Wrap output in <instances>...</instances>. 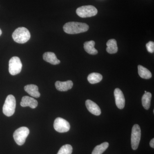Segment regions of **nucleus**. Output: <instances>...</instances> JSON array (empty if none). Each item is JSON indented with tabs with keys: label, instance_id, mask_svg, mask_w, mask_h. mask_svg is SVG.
Here are the masks:
<instances>
[{
	"label": "nucleus",
	"instance_id": "f257e3e1",
	"mask_svg": "<svg viewBox=\"0 0 154 154\" xmlns=\"http://www.w3.org/2000/svg\"><path fill=\"white\" fill-rule=\"evenodd\" d=\"M63 29L68 34H75L86 32L89 30V27L86 23L72 22L65 24Z\"/></svg>",
	"mask_w": 154,
	"mask_h": 154
},
{
	"label": "nucleus",
	"instance_id": "f03ea898",
	"mask_svg": "<svg viewBox=\"0 0 154 154\" xmlns=\"http://www.w3.org/2000/svg\"><path fill=\"white\" fill-rule=\"evenodd\" d=\"M12 37L15 42L23 44L30 39V34L29 30L25 27H19L14 31Z\"/></svg>",
	"mask_w": 154,
	"mask_h": 154
},
{
	"label": "nucleus",
	"instance_id": "7ed1b4c3",
	"mask_svg": "<svg viewBox=\"0 0 154 154\" xmlns=\"http://www.w3.org/2000/svg\"><path fill=\"white\" fill-rule=\"evenodd\" d=\"M16 107V101L13 95L7 96L3 107L4 114L7 116H11L15 113Z\"/></svg>",
	"mask_w": 154,
	"mask_h": 154
},
{
	"label": "nucleus",
	"instance_id": "20e7f679",
	"mask_svg": "<svg viewBox=\"0 0 154 154\" xmlns=\"http://www.w3.org/2000/svg\"><path fill=\"white\" fill-rule=\"evenodd\" d=\"M29 133V129L26 127H22L16 130L14 134V139L16 143L19 146L23 145Z\"/></svg>",
	"mask_w": 154,
	"mask_h": 154
},
{
	"label": "nucleus",
	"instance_id": "39448f33",
	"mask_svg": "<svg viewBox=\"0 0 154 154\" xmlns=\"http://www.w3.org/2000/svg\"><path fill=\"white\" fill-rule=\"evenodd\" d=\"M98 13L97 9L92 5L83 6L78 8L76 14L82 18H88L96 16Z\"/></svg>",
	"mask_w": 154,
	"mask_h": 154
},
{
	"label": "nucleus",
	"instance_id": "423d86ee",
	"mask_svg": "<svg viewBox=\"0 0 154 154\" xmlns=\"http://www.w3.org/2000/svg\"><path fill=\"white\" fill-rule=\"evenodd\" d=\"M22 67V62L19 57H13L9 61V71L12 75H15L20 73Z\"/></svg>",
	"mask_w": 154,
	"mask_h": 154
},
{
	"label": "nucleus",
	"instance_id": "0eeeda50",
	"mask_svg": "<svg viewBox=\"0 0 154 154\" xmlns=\"http://www.w3.org/2000/svg\"><path fill=\"white\" fill-rule=\"evenodd\" d=\"M141 129L137 124H135L133 127L131 135V147L133 150L138 148L141 139Z\"/></svg>",
	"mask_w": 154,
	"mask_h": 154
},
{
	"label": "nucleus",
	"instance_id": "6e6552de",
	"mask_svg": "<svg viewBox=\"0 0 154 154\" xmlns=\"http://www.w3.org/2000/svg\"><path fill=\"white\" fill-rule=\"evenodd\" d=\"M54 127L57 132L64 133L67 132L69 130L70 125L68 122L65 119L60 117H58L54 120Z\"/></svg>",
	"mask_w": 154,
	"mask_h": 154
},
{
	"label": "nucleus",
	"instance_id": "1a4fd4ad",
	"mask_svg": "<svg viewBox=\"0 0 154 154\" xmlns=\"http://www.w3.org/2000/svg\"><path fill=\"white\" fill-rule=\"evenodd\" d=\"M116 104L119 109H122L125 105V99L122 91L119 88H116L114 90Z\"/></svg>",
	"mask_w": 154,
	"mask_h": 154
},
{
	"label": "nucleus",
	"instance_id": "9d476101",
	"mask_svg": "<svg viewBox=\"0 0 154 154\" xmlns=\"http://www.w3.org/2000/svg\"><path fill=\"white\" fill-rule=\"evenodd\" d=\"M20 105L23 107H30L34 109L38 105V102L32 97L25 96L22 97Z\"/></svg>",
	"mask_w": 154,
	"mask_h": 154
},
{
	"label": "nucleus",
	"instance_id": "9b49d317",
	"mask_svg": "<svg viewBox=\"0 0 154 154\" xmlns=\"http://www.w3.org/2000/svg\"><path fill=\"white\" fill-rule=\"evenodd\" d=\"M86 106L88 110L91 113L96 116L101 114V110L100 107L96 103L91 100H87L86 101Z\"/></svg>",
	"mask_w": 154,
	"mask_h": 154
},
{
	"label": "nucleus",
	"instance_id": "f8f14e48",
	"mask_svg": "<svg viewBox=\"0 0 154 154\" xmlns=\"http://www.w3.org/2000/svg\"><path fill=\"white\" fill-rule=\"evenodd\" d=\"M55 85L58 91H67L72 89L73 85V83L70 80L64 82L57 81L55 82Z\"/></svg>",
	"mask_w": 154,
	"mask_h": 154
},
{
	"label": "nucleus",
	"instance_id": "ddd939ff",
	"mask_svg": "<svg viewBox=\"0 0 154 154\" xmlns=\"http://www.w3.org/2000/svg\"><path fill=\"white\" fill-rule=\"evenodd\" d=\"M43 58L45 61L54 65L58 64L60 63V60L57 59L55 54L52 52L45 53L43 55Z\"/></svg>",
	"mask_w": 154,
	"mask_h": 154
},
{
	"label": "nucleus",
	"instance_id": "4468645a",
	"mask_svg": "<svg viewBox=\"0 0 154 154\" xmlns=\"http://www.w3.org/2000/svg\"><path fill=\"white\" fill-rule=\"evenodd\" d=\"M24 89L27 93L32 97L36 98L40 97V94L38 91V87L36 85H27L24 87Z\"/></svg>",
	"mask_w": 154,
	"mask_h": 154
},
{
	"label": "nucleus",
	"instance_id": "2eb2a0df",
	"mask_svg": "<svg viewBox=\"0 0 154 154\" xmlns=\"http://www.w3.org/2000/svg\"><path fill=\"white\" fill-rule=\"evenodd\" d=\"M95 42L93 40L86 42L84 44L85 51L91 55H96L98 53V51L95 48Z\"/></svg>",
	"mask_w": 154,
	"mask_h": 154
},
{
	"label": "nucleus",
	"instance_id": "dca6fc26",
	"mask_svg": "<svg viewBox=\"0 0 154 154\" xmlns=\"http://www.w3.org/2000/svg\"><path fill=\"white\" fill-rule=\"evenodd\" d=\"M106 51L110 54L116 53L118 51L117 42L115 39H110L107 42Z\"/></svg>",
	"mask_w": 154,
	"mask_h": 154
},
{
	"label": "nucleus",
	"instance_id": "f3484780",
	"mask_svg": "<svg viewBox=\"0 0 154 154\" xmlns=\"http://www.w3.org/2000/svg\"><path fill=\"white\" fill-rule=\"evenodd\" d=\"M138 73L142 79H149L152 78V75L150 71L142 66H138Z\"/></svg>",
	"mask_w": 154,
	"mask_h": 154
},
{
	"label": "nucleus",
	"instance_id": "a211bd4d",
	"mask_svg": "<svg viewBox=\"0 0 154 154\" xmlns=\"http://www.w3.org/2000/svg\"><path fill=\"white\" fill-rule=\"evenodd\" d=\"M152 97V94L147 92L145 93L143 96L142 102L143 106L146 110H148L150 107Z\"/></svg>",
	"mask_w": 154,
	"mask_h": 154
},
{
	"label": "nucleus",
	"instance_id": "6ab92c4d",
	"mask_svg": "<svg viewBox=\"0 0 154 154\" xmlns=\"http://www.w3.org/2000/svg\"><path fill=\"white\" fill-rule=\"evenodd\" d=\"M102 75L99 73L94 72L90 74L88 77L89 83L91 84H95L100 82L102 79Z\"/></svg>",
	"mask_w": 154,
	"mask_h": 154
},
{
	"label": "nucleus",
	"instance_id": "aec40b11",
	"mask_svg": "<svg viewBox=\"0 0 154 154\" xmlns=\"http://www.w3.org/2000/svg\"><path fill=\"white\" fill-rule=\"evenodd\" d=\"M109 146V143L104 142L95 147L92 154H102Z\"/></svg>",
	"mask_w": 154,
	"mask_h": 154
},
{
	"label": "nucleus",
	"instance_id": "412c9836",
	"mask_svg": "<svg viewBox=\"0 0 154 154\" xmlns=\"http://www.w3.org/2000/svg\"><path fill=\"white\" fill-rule=\"evenodd\" d=\"M72 149L70 145H65L61 147L57 154H72Z\"/></svg>",
	"mask_w": 154,
	"mask_h": 154
},
{
	"label": "nucleus",
	"instance_id": "4be33fe9",
	"mask_svg": "<svg viewBox=\"0 0 154 154\" xmlns=\"http://www.w3.org/2000/svg\"><path fill=\"white\" fill-rule=\"evenodd\" d=\"M147 50L148 52L153 53L154 52V42L152 41H149L146 45Z\"/></svg>",
	"mask_w": 154,
	"mask_h": 154
},
{
	"label": "nucleus",
	"instance_id": "5701e85b",
	"mask_svg": "<svg viewBox=\"0 0 154 154\" xmlns=\"http://www.w3.org/2000/svg\"><path fill=\"white\" fill-rule=\"evenodd\" d=\"M150 146L152 148H154V139L153 138L150 142Z\"/></svg>",
	"mask_w": 154,
	"mask_h": 154
},
{
	"label": "nucleus",
	"instance_id": "b1692460",
	"mask_svg": "<svg viewBox=\"0 0 154 154\" xmlns=\"http://www.w3.org/2000/svg\"><path fill=\"white\" fill-rule=\"evenodd\" d=\"M2 34V30H1V29H0V36H1V35Z\"/></svg>",
	"mask_w": 154,
	"mask_h": 154
},
{
	"label": "nucleus",
	"instance_id": "393cba45",
	"mask_svg": "<svg viewBox=\"0 0 154 154\" xmlns=\"http://www.w3.org/2000/svg\"><path fill=\"white\" fill-rule=\"evenodd\" d=\"M146 92H147V91H145V93H146Z\"/></svg>",
	"mask_w": 154,
	"mask_h": 154
}]
</instances>
